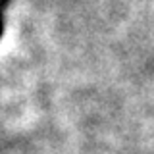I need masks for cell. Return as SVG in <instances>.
I'll list each match as a JSON object with an SVG mask.
<instances>
[{"instance_id": "1", "label": "cell", "mask_w": 154, "mask_h": 154, "mask_svg": "<svg viewBox=\"0 0 154 154\" xmlns=\"http://www.w3.org/2000/svg\"><path fill=\"white\" fill-rule=\"evenodd\" d=\"M2 27L4 25H2V16H0V37H2Z\"/></svg>"}]
</instances>
